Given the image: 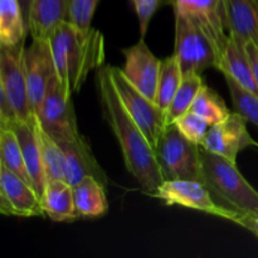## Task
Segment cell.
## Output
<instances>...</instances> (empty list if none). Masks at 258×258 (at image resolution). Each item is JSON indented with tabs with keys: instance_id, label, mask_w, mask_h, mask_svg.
<instances>
[{
	"instance_id": "obj_1",
	"label": "cell",
	"mask_w": 258,
	"mask_h": 258,
	"mask_svg": "<svg viewBox=\"0 0 258 258\" xmlns=\"http://www.w3.org/2000/svg\"><path fill=\"white\" fill-rule=\"evenodd\" d=\"M97 86L105 118L120 144L128 173L135 178L144 193L156 197L164 179L155 149L123 106L111 77L110 66L100 68Z\"/></svg>"
},
{
	"instance_id": "obj_2",
	"label": "cell",
	"mask_w": 258,
	"mask_h": 258,
	"mask_svg": "<svg viewBox=\"0 0 258 258\" xmlns=\"http://www.w3.org/2000/svg\"><path fill=\"white\" fill-rule=\"evenodd\" d=\"M49 42L57 76L71 95L81 90L91 71L102 67L105 38L100 30L80 29L66 20L52 33Z\"/></svg>"
},
{
	"instance_id": "obj_3",
	"label": "cell",
	"mask_w": 258,
	"mask_h": 258,
	"mask_svg": "<svg viewBox=\"0 0 258 258\" xmlns=\"http://www.w3.org/2000/svg\"><path fill=\"white\" fill-rule=\"evenodd\" d=\"M202 183L217 204L236 214L237 221L246 214L258 212V191L242 175L237 163L203 148Z\"/></svg>"
},
{
	"instance_id": "obj_4",
	"label": "cell",
	"mask_w": 258,
	"mask_h": 258,
	"mask_svg": "<svg viewBox=\"0 0 258 258\" xmlns=\"http://www.w3.org/2000/svg\"><path fill=\"white\" fill-rule=\"evenodd\" d=\"M154 149L164 181L202 183V146L186 139L174 123L166 126Z\"/></svg>"
},
{
	"instance_id": "obj_5",
	"label": "cell",
	"mask_w": 258,
	"mask_h": 258,
	"mask_svg": "<svg viewBox=\"0 0 258 258\" xmlns=\"http://www.w3.org/2000/svg\"><path fill=\"white\" fill-rule=\"evenodd\" d=\"M35 117L40 127L57 143L72 141L81 136L72 95L66 90L57 75L50 81Z\"/></svg>"
},
{
	"instance_id": "obj_6",
	"label": "cell",
	"mask_w": 258,
	"mask_h": 258,
	"mask_svg": "<svg viewBox=\"0 0 258 258\" xmlns=\"http://www.w3.org/2000/svg\"><path fill=\"white\" fill-rule=\"evenodd\" d=\"M24 42L13 47L0 45V95L5 96L19 121L33 123L35 117L30 103L24 71Z\"/></svg>"
},
{
	"instance_id": "obj_7",
	"label": "cell",
	"mask_w": 258,
	"mask_h": 258,
	"mask_svg": "<svg viewBox=\"0 0 258 258\" xmlns=\"http://www.w3.org/2000/svg\"><path fill=\"white\" fill-rule=\"evenodd\" d=\"M111 77L123 106L143 130L148 140L155 148L159 138L168 126L166 112L161 110L154 100L144 95L123 75L120 67L110 66Z\"/></svg>"
},
{
	"instance_id": "obj_8",
	"label": "cell",
	"mask_w": 258,
	"mask_h": 258,
	"mask_svg": "<svg viewBox=\"0 0 258 258\" xmlns=\"http://www.w3.org/2000/svg\"><path fill=\"white\" fill-rule=\"evenodd\" d=\"M175 14V50L184 75L202 73L209 67L217 68L218 54L202 28L188 15Z\"/></svg>"
},
{
	"instance_id": "obj_9",
	"label": "cell",
	"mask_w": 258,
	"mask_h": 258,
	"mask_svg": "<svg viewBox=\"0 0 258 258\" xmlns=\"http://www.w3.org/2000/svg\"><path fill=\"white\" fill-rule=\"evenodd\" d=\"M155 198L161 199L166 206H181L233 223L237 222L236 214L217 204L207 186L201 181L165 180L159 186Z\"/></svg>"
},
{
	"instance_id": "obj_10",
	"label": "cell",
	"mask_w": 258,
	"mask_h": 258,
	"mask_svg": "<svg viewBox=\"0 0 258 258\" xmlns=\"http://www.w3.org/2000/svg\"><path fill=\"white\" fill-rule=\"evenodd\" d=\"M0 213L8 217H45L42 199L35 189L0 165Z\"/></svg>"
},
{
	"instance_id": "obj_11",
	"label": "cell",
	"mask_w": 258,
	"mask_h": 258,
	"mask_svg": "<svg viewBox=\"0 0 258 258\" xmlns=\"http://www.w3.org/2000/svg\"><path fill=\"white\" fill-rule=\"evenodd\" d=\"M24 71L30 103L37 115L48 86L57 75L49 39H32L29 47H25Z\"/></svg>"
},
{
	"instance_id": "obj_12",
	"label": "cell",
	"mask_w": 258,
	"mask_h": 258,
	"mask_svg": "<svg viewBox=\"0 0 258 258\" xmlns=\"http://www.w3.org/2000/svg\"><path fill=\"white\" fill-rule=\"evenodd\" d=\"M202 148L237 163V156L249 146H258L247 128V121L236 111L222 122L212 125L202 143Z\"/></svg>"
},
{
	"instance_id": "obj_13",
	"label": "cell",
	"mask_w": 258,
	"mask_h": 258,
	"mask_svg": "<svg viewBox=\"0 0 258 258\" xmlns=\"http://www.w3.org/2000/svg\"><path fill=\"white\" fill-rule=\"evenodd\" d=\"M173 8L174 13L188 15L202 28L218 54L219 64L229 39L224 24L222 0H174Z\"/></svg>"
},
{
	"instance_id": "obj_14",
	"label": "cell",
	"mask_w": 258,
	"mask_h": 258,
	"mask_svg": "<svg viewBox=\"0 0 258 258\" xmlns=\"http://www.w3.org/2000/svg\"><path fill=\"white\" fill-rule=\"evenodd\" d=\"M122 53L125 66L121 70L125 77L144 95L155 101L161 60L149 49L144 38H140L136 44L122 49Z\"/></svg>"
},
{
	"instance_id": "obj_15",
	"label": "cell",
	"mask_w": 258,
	"mask_h": 258,
	"mask_svg": "<svg viewBox=\"0 0 258 258\" xmlns=\"http://www.w3.org/2000/svg\"><path fill=\"white\" fill-rule=\"evenodd\" d=\"M66 160V181L75 186L82 179L93 176L107 186V175L96 160L91 145L82 135L66 143H58Z\"/></svg>"
},
{
	"instance_id": "obj_16",
	"label": "cell",
	"mask_w": 258,
	"mask_h": 258,
	"mask_svg": "<svg viewBox=\"0 0 258 258\" xmlns=\"http://www.w3.org/2000/svg\"><path fill=\"white\" fill-rule=\"evenodd\" d=\"M222 5L229 38L243 45L258 42V0H222Z\"/></svg>"
},
{
	"instance_id": "obj_17",
	"label": "cell",
	"mask_w": 258,
	"mask_h": 258,
	"mask_svg": "<svg viewBox=\"0 0 258 258\" xmlns=\"http://www.w3.org/2000/svg\"><path fill=\"white\" fill-rule=\"evenodd\" d=\"M35 121H37V118L33 123H27L18 120L13 122L9 127L17 135L23 151V156H24L25 166H27L28 174H29V178L32 180V185L42 199L48 179L45 175L39 140H38L37 131H35Z\"/></svg>"
},
{
	"instance_id": "obj_18",
	"label": "cell",
	"mask_w": 258,
	"mask_h": 258,
	"mask_svg": "<svg viewBox=\"0 0 258 258\" xmlns=\"http://www.w3.org/2000/svg\"><path fill=\"white\" fill-rule=\"evenodd\" d=\"M66 20H68V0H32L28 18L32 39H49Z\"/></svg>"
},
{
	"instance_id": "obj_19",
	"label": "cell",
	"mask_w": 258,
	"mask_h": 258,
	"mask_svg": "<svg viewBox=\"0 0 258 258\" xmlns=\"http://www.w3.org/2000/svg\"><path fill=\"white\" fill-rule=\"evenodd\" d=\"M217 70L221 71L224 77H229L246 90L258 95V87L254 78L253 68L247 54L246 45L239 44L229 38Z\"/></svg>"
},
{
	"instance_id": "obj_20",
	"label": "cell",
	"mask_w": 258,
	"mask_h": 258,
	"mask_svg": "<svg viewBox=\"0 0 258 258\" xmlns=\"http://www.w3.org/2000/svg\"><path fill=\"white\" fill-rule=\"evenodd\" d=\"M73 188L76 213L81 218H100L108 212L106 185L93 176L82 179Z\"/></svg>"
},
{
	"instance_id": "obj_21",
	"label": "cell",
	"mask_w": 258,
	"mask_h": 258,
	"mask_svg": "<svg viewBox=\"0 0 258 258\" xmlns=\"http://www.w3.org/2000/svg\"><path fill=\"white\" fill-rule=\"evenodd\" d=\"M42 204L48 218L54 222H73L76 213L72 185L66 180H49L42 196Z\"/></svg>"
},
{
	"instance_id": "obj_22",
	"label": "cell",
	"mask_w": 258,
	"mask_h": 258,
	"mask_svg": "<svg viewBox=\"0 0 258 258\" xmlns=\"http://www.w3.org/2000/svg\"><path fill=\"white\" fill-rule=\"evenodd\" d=\"M29 34L19 0H0V45L13 47Z\"/></svg>"
},
{
	"instance_id": "obj_23",
	"label": "cell",
	"mask_w": 258,
	"mask_h": 258,
	"mask_svg": "<svg viewBox=\"0 0 258 258\" xmlns=\"http://www.w3.org/2000/svg\"><path fill=\"white\" fill-rule=\"evenodd\" d=\"M184 77L180 62L175 54L161 60L155 102L166 112Z\"/></svg>"
},
{
	"instance_id": "obj_24",
	"label": "cell",
	"mask_w": 258,
	"mask_h": 258,
	"mask_svg": "<svg viewBox=\"0 0 258 258\" xmlns=\"http://www.w3.org/2000/svg\"><path fill=\"white\" fill-rule=\"evenodd\" d=\"M35 131H37L38 140H39L43 164H44L48 181L66 180V160L62 148L49 134H47L40 127L38 120L35 121Z\"/></svg>"
},
{
	"instance_id": "obj_25",
	"label": "cell",
	"mask_w": 258,
	"mask_h": 258,
	"mask_svg": "<svg viewBox=\"0 0 258 258\" xmlns=\"http://www.w3.org/2000/svg\"><path fill=\"white\" fill-rule=\"evenodd\" d=\"M203 85L204 81L202 78V73L193 72L184 75L180 86L166 111L168 125L173 123L176 118L181 117L191 110V106Z\"/></svg>"
},
{
	"instance_id": "obj_26",
	"label": "cell",
	"mask_w": 258,
	"mask_h": 258,
	"mask_svg": "<svg viewBox=\"0 0 258 258\" xmlns=\"http://www.w3.org/2000/svg\"><path fill=\"white\" fill-rule=\"evenodd\" d=\"M0 165L32 185L22 148L17 135L10 127H0Z\"/></svg>"
},
{
	"instance_id": "obj_27",
	"label": "cell",
	"mask_w": 258,
	"mask_h": 258,
	"mask_svg": "<svg viewBox=\"0 0 258 258\" xmlns=\"http://www.w3.org/2000/svg\"><path fill=\"white\" fill-rule=\"evenodd\" d=\"M190 111L208 121L211 126L222 122L232 113L221 96L206 83L202 86Z\"/></svg>"
},
{
	"instance_id": "obj_28",
	"label": "cell",
	"mask_w": 258,
	"mask_h": 258,
	"mask_svg": "<svg viewBox=\"0 0 258 258\" xmlns=\"http://www.w3.org/2000/svg\"><path fill=\"white\" fill-rule=\"evenodd\" d=\"M233 108L247 122H252L258 127V95L246 90L232 78L226 77Z\"/></svg>"
},
{
	"instance_id": "obj_29",
	"label": "cell",
	"mask_w": 258,
	"mask_h": 258,
	"mask_svg": "<svg viewBox=\"0 0 258 258\" xmlns=\"http://www.w3.org/2000/svg\"><path fill=\"white\" fill-rule=\"evenodd\" d=\"M173 123L186 139L198 144V145H202L209 127H211L208 121L194 113L193 111H189L181 117L176 118Z\"/></svg>"
},
{
	"instance_id": "obj_30",
	"label": "cell",
	"mask_w": 258,
	"mask_h": 258,
	"mask_svg": "<svg viewBox=\"0 0 258 258\" xmlns=\"http://www.w3.org/2000/svg\"><path fill=\"white\" fill-rule=\"evenodd\" d=\"M100 0H68V22L80 29H91V22Z\"/></svg>"
},
{
	"instance_id": "obj_31",
	"label": "cell",
	"mask_w": 258,
	"mask_h": 258,
	"mask_svg": "<svg viewBox=\"0 0 258 258\" xmlns=\"http://www.w3.org/2000/svg\"><path fill=\"white\" fill-rule=\"evenodd\" d=\"M135 8L136 15L139 19V25H140V35L141 38L145 37L148 32L149 23L153 19L155 13L164 5L171 4L174 0H131Z\"/></svg>"
},
{
	"instance_id": "obj_32",
	"label": "cell",
	"mask_w": 258,
	"mask_h": 258,
	"mask_svg": "<svg viewBox=\"0 0 258 258\" xmlns=\"http://www.w3.org/2000/svg\"><path fill=\"white\" fill-rule=\"evenodd\" d=\"M236 224L246 228L247 231L251 232V233L258 239V212L241 217V218L237 221Z\"/></svg>"
},
{
	"instance_id": "obj_33",
	"label": "cell",
	"mask_w": 258,
	"mask_h": 258,
	"mask_svg": "<svg viewBox=\"0 0 258 258\" xmlns=\"http://www.w3.org/2000/svg\"><path fill=\"white\" fill-rule=\"evenodd\" d=\"M246 49L249 60H251L252 68H253L254 78H256V83L258 87V42H256V40H249V42H247Z\"/></svg>"
},
{
	"instance_id": "obj_34",
	"label": "cell",
	"mask_w": 258,
	"mask_h": 258,
	"mask_svg": "<svg viewBox=\"0 0 258 258\" xmlns=\"http://www.w3.org/2000/svg\"><path fill=\"white\" fill-rule=\"evenodd\" d=\"M19 3H20V7H22L23 14H24L25 23H27L28 25V18H29V10H30V4H32V0H19Z\"/></svg>"
}]
</instances>
